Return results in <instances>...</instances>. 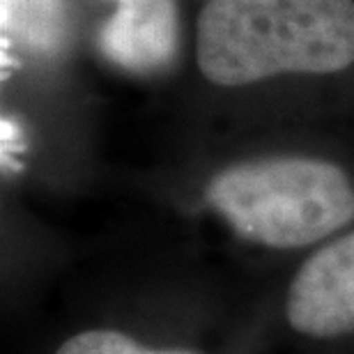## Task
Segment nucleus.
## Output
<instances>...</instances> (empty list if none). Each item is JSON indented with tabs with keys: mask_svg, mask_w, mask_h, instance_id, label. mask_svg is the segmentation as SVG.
Masks as SVG:
<instances>
[{
	"mask_svg": "<svg viewBox=\"0 0 354 354\" xmlns=\"http://www.w3.org/2000/svg\"><path fill=\"white\" fill-rule=\"evenodd\" d=\"M196 62L223 88L343 72L354 62V0H207L196 21Z\"/></svg>",
	"mask_w": 354,
	"mask_h": 354,
	"instance_id": "1",
	"label": "nucleus"
},
{
	"mask_svg": "<svg viewBox=\"0 0 354 354\" xmlns=\"http://www.w3.org/2000/svg\"><path fill=\"white\" fill-rule=\"evenodd\" d=\"M205 201L239 237L301 249L354 221V187L341 166L310 157H263L216 173Z\"/></svg>",
	"mask_w": 354,
	"mask_h": 354,
	"instance_id": "2",
	"label": "nucleus"
},
{
	"mask_svg": "<svg viewBox=\"0 0 354 354\" xmlns=\"http://www.w3.org/2000/svg\"><path fill=\"white\" fill-rule=\"evenodd\" d=\"M290 327L331 341L354 334V232L313 253L288 288Z\"/></svg>",
	"mask_w": 354,
	"mask_h": 354,
	"instance_id": "3",
	"label": "nucleus"
},
{
	"mask_svg": "<svg viewBox=\"0 0 354 354\" xmlns=\"http://www.w3.org/2000/svg\"><path fill=\"white\" fill-rule=\"evenodd\" d=\"M118 12L99 32V48L113 65L133 74L166 69L177 55L180 19L175 0H113Z\"/></svg>",
	"mask_w": 354,
	"mask_h": 354,
	"instance_id": "4",
	"label": "nucleus"
},
{
	"mask_svg": "<svg viewBox=\"0 0 354 354\" xmlns=\"http://www.w3.org/2000/svg\"><path fill=\"white\" fill-rule=\"evenodd\" d=\"M55 354H196L187 350H154L136 343L122 331L90 329L67 338Z\"/></svg>",
	"mask_w": 354,
	"mask_h": 354,
	"instance_id": "5",
	"label": "nucleus"
}]
</instances>
